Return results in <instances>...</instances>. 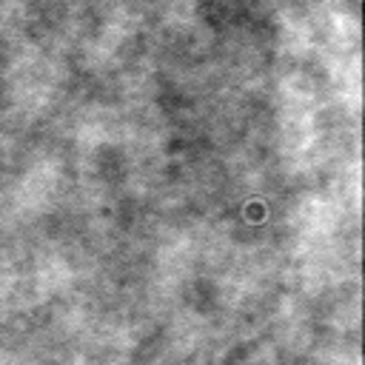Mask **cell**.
I'll return each mask as SVG.
<instances>
[]
</instances>
